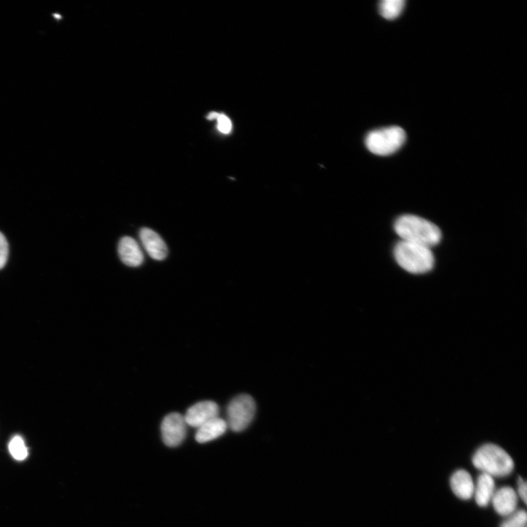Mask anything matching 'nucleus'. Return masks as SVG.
I'll return each mask as SVG.
<instances>
[{
	"label": "nucleus",
	"mask_w": 527,
	"mask_h": 527,
	"mask_svg": "<svg viewBox=\"0 0 527 527\" xmlns=\"http://www.w3.org/2000/svg\"><path fill=\"white\" fill-rule=\"evenodd\" d=\"M256 413L254 398L243 394L233 398L228 408V425L231 430L240 432L247 428Z\"/></svg>",
	"instance_id": "5"
},
{
	"label": "nucleus",
	"mask_w": 527,
	"mask_h": 527,
	"mask_svg": "<svg viewBox=\"0 0 527 527\" xmlns=\"http://www.w3.org/2000/svg\"><path fill=\"white\" fill-rule=\"evenodd\" d=\"M394 230L401 240L430 248L437 245L442 239V233L435 224L413 215L399 217L395 222Z\"/></svg>",
	"instance_id": "1"
},
{
	"label": "nucleus",
	"mask_w": 527,
	"mask_h": 527,
	"mask_svg": "<svg viewBox=\"0 0 527 527\" xmlns=\"http://www.w3.org/2000/svg\"><path fill=\"white\" fill-rule=\"evenodd\" d=\"M526 483L525 481L521 478V477H519L518 480V492L517 495L518 498H521V500L523 501L524 504H526Z\"/></svg>",
	"instance_id": "19"
},
{
	"label": "nucleus",
	"mask_w": 527,
	"mask_h": 527,
	"mask_svg": "<svg viewBox=\"0 0 527 527\" xmlns=\"http://www.w3.org/2000/svg\"><path fill=\"white\" fill-rule=\"evenodd\" d=\"M407 135L403 129L391 127L370 132L366 138V145L375 155H392L404 145Z\"/></svg>",
	"instance_id": "4"
},
{
	"label": "nucleus",
	"mask_w": 527,
	"mask_h": 527,
	"mask_svg": "<svg viewBox=\"0 0 527 527\" xmlns=\"http://www.w3.org/2000/svg\"><path fill=\"white\" fill-rule=\"evenodd\" d=\"M9 450L12 457L18 461H23L28 457V449L23 440L18 435L11 440Z\"/></svg>",
	"instance_id": "15"
},
{
	"label": "nucleus",
	"mask_w": 527,
	"mask_h": 527,
	"mask_svg": "<svg viewBox=\"0 0 527 527\" xmlns=\"http://www.w3.org/2000/svg\"><path fill=\"white\" fill-rule=\"evenodd\" d=\"M491 503L498 514L508 517L517 511L518 496L513 488L504 486L495 491Z\"/></svg>",
	"instance_id": "8"
},
{
	"label": "nucleus",
	"mask_w": 527,
	"mask_h": 527,
	"mask_svg": "<svg viewBox=\"0 0 527 527\" xmlns=\"http://www.w3.org/2000/svg\"><path fill=\"white\" fill-rule=\"evenodd\" d=\"M228 425L224 420L216 417L198 428L196 440L198 443H206L221 437L227 431Z\"/></svg>",
	"instance_id": "13"
},
{
	"label": "nucleus",
	"mask_w": 527,
	"mask_h": 527,
	"mask_svg": "<svg viewBox=\"0 0 527 527\" xmlns=\"http://www.w3.org/2000/svg\"><path fill=\"white\" fill-rule=\"evenodd\" d=\"M9 245L5 235L0 232V270L3 269L9 259Z\"/></svg>",
	"instance_id": "17"
},
{
	"label": "nucleus",
	"mask_w": 527,
	"mask_h": 527,
	"mask_svg": "<svg viewBox=\"0 0 527 527\" xmlns=\"http://www.w3.org/2000/svg\"><path fill=\"white\" fill-rule=\"evenodd\" d=\"M218 121V129L224 134H228L233 129V124L230 119L223 114H218L216 117Z\"/></svg>",
	"instance_id": "18"
},
{
	"label": "nucleus",
	"mask_w": 527,
	"mask_h": 527,
	"mask_svg": "<svg viewBox=\"0 0 527 527\" xmlns=\"http://www.w3.org/2000/svg\"><path fill=\"white\" fill-rule=\"evenodd\" d=\"M405 6L404 0H384L380 4V12L384 18L393 20L403 13Z\"/></svg>",
	"instance_id": "14"
},
{
	"label": "nucleus",
	"mask_w": 527,
	"mask_h": 527,
	"mask_svg": "<svg viewBox=\"0 0 527 527\" xmlns=\"http://www.w3.org/2000/svg\"><path fill=\"white\" fill-rule=\"evenodd\" d=\"M397 263L412 274H423L431 271L435 266V256L432 248L424 245L400 241L394 248Z\"/></svg>",
	"instance_id": "3"
},
{
	"label": "nucleus",
	"mask_w": 527,
	"mask_h": 527,
	"mask_svg": "<svg viewBox=\"0 0 527 527\" xmlns=\"http://www.w3.org/2000/svg\"><path fill=\"white\" fill-rule=\"evenodd\" d=\"M118 254L123 264L129 267H137L144 262L142 250L137 240L132 238L124 237L119 240Z\"/></svg>",
	"instance_id": "10"
},
{
	"label": "nucleus",
	"mask_w": 527,
	"mask_h": 527,
	"mask_svg": "<svg viewBox=\"0 0 527 527\" xmlns=\"http://www.w3.org/2000/svg\"><path fill=\"white\" fill-rule=\"evenodd\" d=\"M526 522L527 514L526 511L519 510L508 516L500 527H526Z\"/></svg>",
	"instance_id": "16"
},
{
	"label": "nucleus",
	"mask_w": 527,
	"mask_h": 527,
	"mask_svg": "<svg viewBox=\"0 0 527 527\" xmlns=\"http://www.w3.org/2000/svg\"><path fill=\"white\" fill-rule=\"evenodd\" d=\"M218 113H216V112H211V113H210V114H209V115L208 116V119H216V117H217V116H218Z\"/></svg>",
	"instance_id": "20"
},
{
	"label": "nucleus",
	"mask_w": 527,
	"mask_h": 527,
	"mask_svg": "<svg viewBox=\"0 0 527 527\" xmlns=\"http://www.w3.org/2000/svg\"><path fill=\"white\" fill-rule=\"evenodd\" d=\"M219 408L213 401L206 400L190 408L184 416L187 425L199 428L209 420L218 417Z\"/></svg>",
	"instance_id": "7"
},
{
	"label": "nucleus",
	"mask_w": 527,
	"mask_h": 527,
	"mask_svg": "<svg viewBox=\"0 0 527 527\" xmlns=\"http://www.w3.org/2000/svg\"><path fill=\"white\" fill-rule=\"evenodd\" d=\"M141 243L148 255L157 261L164 260L168 248L161 237L151 229L142 228L139 233Z\"/></svg>",
	"instance_id": "9"
},
{
	"label": "nucleus",
	"mask_w": 527,
	"mask_h": 527,
	"mask_svg": "<svg viewBox=\"0 0 527 527\" xmlns=\"http://www.w3.org/2000/svg\"><path fill=\"white\" fill-rule=\"evenodd\" d=\"M186 425L184 416L179 413L166 416L161 423V435L165 445L170 447L179 446L186 439Z\"/></svg>",
	"instance_id": "6"
},
{
	"label": "nucleus",
	"mask_w": 527,
	"mask_h": 527,
	"mask_svg": "<svg viewBox=\"0 0 527 527\" xmlns=\"http://www.w3.org/2000/svg\"><path fill=\"white\" fill-rule=\"evenodd\" d=\"M495 491V482L493 477L481 473L477 479L476 485H474V496L476 504L482 508L488 506Z\"/></svg>",
	"instance_id": "12"
},
{
	"label": "nucleus",
	"mask_w": 527,
	"mask_h": 527,
	"mask_svg": "<svg viewBox=\"0 0 527 527\" xmlns=\"http://www.w3.org/2000/svg\"><path fill=\"white\" fill-rule=\"evenodd\" d=\"M472 464L482 473L493 478H505L514 469V462L503 448L494 444H486L475 452Z\"/></svg>",
	"instance_id": "2"
},
{
	"label": "nucleus",
	"mask_w": 527,
	"mask_h": 527,
	"mask_svg": "<svg viewBox=\"0 0 527 527\" xmlns=\"http://www.w3.org/2000/svg\"><path fill=\"white\" fill-rule=\"evenodd\" d=\"M450 486L452 491L461 499L469 500L474 496V483L471 474L464 469L457 470L452 475Z\"/></svg>",
	"instance_id": "11"
}]
</instances>
